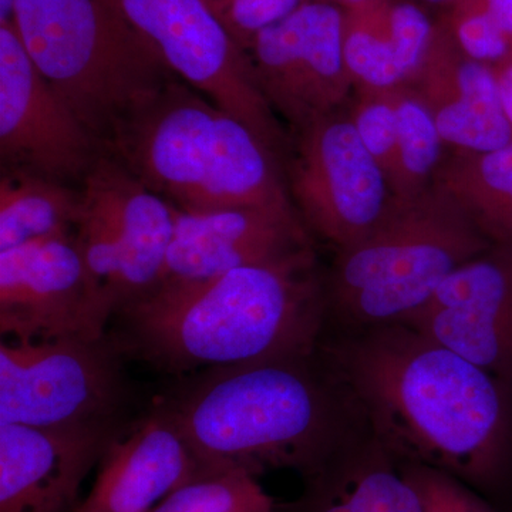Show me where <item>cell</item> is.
<instances>
[{
	"instance_id": "cell-1",
	"label": "cell",
	"mask_w": 512,
	"mask_h": 512,
	"mask_svg": "<svg viewBox=\"0 0 512 512\" xmlns=\"http://www.w3.org/2000/svg\"><path fill=\"white\" fill-rule=\"evenodd\" d=\"M319 355L394 460L481 491L512 470V389L453 350L393 323L345 329Z\"/></svg>"
},
{
	"instance_id": "cell-2",
	"label": "cell",
	"mask_w": 512,
	"mask_h": 512,
	"mask_svg": "<svg viewBox=\"0 0 512 512\" xmlns=\"http://www.w3.org/2000/svg\"><path fill=\"white\" fill-rule=\"evenodd\" d=\"M164 406L200 476L293 470L315 487L372 439L359 406L319 352L205 370Z\"/></svg>"
},
{
	"instance_id": "cell-3",
	"label": "cell",
	"mask_w": 512,
	"mask_h": 512,
	"mask_svg": "<svg viewBox=\"0 0 512 512\" xmlns=\"http://www.w3.org/2000/svg\"><path fill=\"white\" fill-rule=\"evenodd\" d=\"M116 315L121 352L168 373L312 356L330 319L313 249L202 281L160 284Z\"/></svg>"
},
{
	"instance_id": "cell-4",
	"label": "cell",
	"mask_w": 512,
	"mask_h": 512,
	"mask_svg": "<svg viewBox=\"0 0 512 512\" xmlns=\"http://www.w3.org/2000/svg\"><path fill=\"white\" fill-rule=\"evenodd\" d=\"M104 153L183 212L255 208L299 215L278 157L245 124L180 79L127 117Z\"/></svg>"
},
{
	"instance_id": "cell-5",
	"label": "cell",
	"mask_w": 512,
	"mask_h": 512,
	"mask_svg": "<svg viewBox=\"0 0 512 512\" xmlns=\"http://www.w3.org/2000/svg\"><path fill=\"white\" fill-rule=\"evenodd\" d=\"M491 247L436 188L393 195L375 227L339 249L326 279L330 319L345 329L406 323L451 272Z\"/></svg>"
},
{
	"instance_id": "cell-6",
	"label": "cell",
	"mask_w": 512,
	"mask_h": 512,
	"mask_svg": "<svg viewBox=\"0 0 512 512\" xmlns=\"http://www.w3.org/2000/svg\"><path fill=\"white\" fill-rule=\"evenodd\" d=\"M12 22L36 69L103 150L178 79L107 0H15Z\"/></svg>"
},
{
	"instance_id": "cell-7",
	"label": "cell",
	"mask_w": 512,
	"mask_h": 512,
	"mask_svg": "<svg viewBox=\"0 0 512 512\" xmlns=\"http://www.w3.org/2000/svg\"><path fill=\"white\" fill-rule=\"evenodd\" d=\"M175 208L103 154L80 190L74 237L94 284L120 311L163 278Z\"/></svg>"
},
{
	"instance_id": "cell-8",
	"label": "cell",
	"mask_w": 512,
	"mask_h": 512,
	"mask_svg": "<svg viewBox=\"0 0 512 512\" xmlns=\"http://www.w3.org/2000/svg\"><path fill=\"white\" fill-rule=\"evenodd\" d=\"M158 59L234 116L281 158L286 137L256 83L249 57L205 0H107Z\"/></svg>"
},
{
	"instance_id": "cell-9",
	"label": "cell",
	"mask_w": 512,
	"mask_h": 512,
	"mask_svg": "<svg viewBox=\"0 0 512 512\" xmlns=\"http://www.w3.org/2000/svg\"><path fill=\"white\" fill-rule=\"evenodd\" d=\"M121 350L101 339L3 340L0 424L111 426L123 400Z\"/></svg>"
},
{
	"instance_id": "cell-10",
	"label": "cell",
	"mask_w": 512,
	"mask_h": 512,
	"mask_svg": "<svg viewBox=\"0 0 512 512\" xmlns=\"http://www.w3.org/2000/svg\"><path fill=\"white\" fill-rule=\"evenodd\" d=\"M289 194L305 227L336 249L365 237L393 198L349 116L330 114L296 131Z\"/></svg>"
},
{
	"instance_id": "cell-11",
	"label": "cell",
	"mask_w": 512,
	"mask_h": 512,
	"mask_svg": "<svg viewBox=\"0 0 512 512\" xmlns=\"http://www.w3.org/2000/svg\"><path fill=\"white\" fill-rule=\"evenodd\" d=\"M116 309L73 234L0 252V332L20 342L106 338Z\"/></svg>"
},
{
	"instance_id": "cell-12",
	"label": "cell",
	"mask_w": 512,
	"mask_h": 512,
	"mask_svg": "<svg viewBox=\"0 0 512 512\" xmlns=\"http://www.w3.org/2000/svg\"><path fill=\"white\" fill-rule=\"evenodd\" d=\"M345 15L309 0L247 50L259 90L295 131L339 113L355 90L343 57Z\"/></svg>"
},
{
	"instance_id": "cell-13",
	"label": "cell",
	"mask_w": 512,
	"mask_h": 512,
	"mask_svg": "<svg viewBox=\"0 0 512 512\" xmlns=\"http://www.w3.org/2000/svg\"><path fill=\"white\" fill-rule=\"evenodd\" d=\"M104 150L36 69L13 22L0 23L2 170L82 184Z\"/></svg>"
},
{
	"instance_id": "cell-14",
	"label": "cell",
	"mask_w": 512,
	"mask_h": 512,
	"mask_svg": "<svg viewBox=\"0 0 512 512\" xmlns=\"http://www.w3.org/2000/svg\"><path fill=\"white\" fill-rule=\"evenodd\" d=\"M402 325L512 389V247L493 245L458 266Z\"/></svg>"
},
{
	"instance_id": "cell-15",
	"label": "cell",
	"mask_w": 512,
	"mask_h": 512,
	"mask_svg": "<svg viewBox=\"0 0 512 512\" xmlns=\"http://www.w3.org/2000/svg\"><path fill=\"white\" fill-rule=\"evenodd\" d=\"M309 249L313 248L308 231L296 214L175 208L173 241L160 284L202 281L234 269L285 261Z\"/></svg>"
},
{
	"instance_id": "cell-16",
	"label": "cell",
	"mask_w": 512,
	"mask_h": 512,
	"mask_svg": "<svg viewBox=\"0 0 512 512\" xmlns=\"http://www.w3.org/2000/svg\"><path fill=\"white\" fill-rule=\"evenodd\" d=\"M114 439L111 426L0 424V512H76L84 478Z\"/></svg>"
},
{
	"instance_id": "cell-17",
	"label": "cell",
	"mask_w": 512,
	"mask_h": 512,
	"mask_svg": "<svg viewBox=\"0 0 512 512\" xmlns=\"http://www.w3.org/2000/svg\"><path fill=\"white\" fill-rule=\"evenodd\" d=\"M409 87L426 104L446 146L485 153L512 144L497 72L470 59L453 37L434 33Z\"/></svg>"
},
{
	"instance_id": "cell-18",
	"label": "cell",
	"mask_w": 512,
	"mask_h": 512,
	"mask_svg": "<svg viewBox=\"0 0 512 512\" xmlns=\"http://www.w3.org/2000/svg\"><path fill=\"white\" fill-rule=\"evenodd\" d=\"M198 476L197 461L163 404L126 439L111 441L99 476L76 512H151Z\"/></svg>"
},
{
	"instance_id": "cell-19",
	"label": "cell",
	"mask_w": 512,
	"mask_h": 512,
	"mask_svg": "<svg viewBox=\"0 0 512 512\" xmlns=\"http://www.w3.org/2000/svg\"><path fill=\"white\" fill-rule=\"evenodd\" d=\"M431 187L443 192L493 245L512 247V144L485 153L456 151Z\"/></svg>"
},
{
	"instance_id": "cell-20",
	"label": "cell",
	"mask_w": 512,
	"mask_h": 512,
	"mask_svg": "<svg viewBox=\"0 0 512 512\" xmlns=\"http://www.w3.org/2000/svg\"><path fill=\"white\" fill-rule=\"evenodd\" d=\"M80 214V191L23 171L2 170L0 252L36 239L73 234Z\"/></svg>"
},
{
	"instance_id": "cell-21",
	"label": "cell",
	"mask_w": 512,
	"mask_h": 512,
	"mask_svg": "<svg viewBox=\"0 0 512 512\" xmlns=\"http://www.w3.org/2000/svg\"><path fill=\"white\" fill-rule=\"evenodd\" d=\"M323 483L332 494L320 491L312 512H423L412 484L373 437Z\"/></svg>"
},
{
	"instance_id": "cell-22",
	"label": "cell",
	"mask_w": 512,
	"mask_h": 512,
	"mask_svg": "<svg viewBox=\"0 0 512 512\" xmlns=\"http://www.w3.org/2000/svg\"><path fill=\"white\" fill-rule=\"evenodd\" d=\"M387 0L350 6L343 23V57L355 90L389 92L406 86L397 62Z\"/></svg>"
},
{
	"instance_id": "cell-23",
	"label": "cell",
	"mask_w": 512,
	"mask_h": 512,
	"mask_svg": "<svg viewBox=\"0 0 512 512\" xmlns=\"http://www.w3.org/2000/svg\"><path fill=\"white\" fill-rule=\"evenodd\" d=\"M397 116L399 177L393 195L412 198L429 190L446 147L426 104L409 86L390 90Z\"/></svg>"
},
{
	"instance_id": "cell-24",
	"label": "cell",
	"mask_w": 512,
	"mask_h": 512,
	"mask_svg": "<svg viewBox=\"0 0 512 512\" xmlns=\"http://www.w3.org/2000/svg\"><path fill=\"white\" fill-rule=\"evenodd\" d=\"M274 497L247 471L204 474L168 495L151 512H275Z\"/></svg>"
},
{
	"instance_id": "cell-25",
	"label": "cell",
	"mask_w": 512,
	"mask_h": 512,
	"mask_svg": "<svg viewBox=\"0 0 512 512\" xmlns=\"http://www.w3.org/2000/svg\"><path fill=\"white\" fill-rule=\"evenodd\" d=\"M349 119L367 153L382 168L393 192L399 177V143L392 93L390 90H356V101Z\"/></svg>"
},
{
	"instance_id": "cell-26",
	"label": "cell",
	"mask_w": 512,
	"mask_h": 512,
	"mask_svg": "<svg viewBox=\"0 0 512 512\" xmlns=\"http://www.w3.org/2000/svg\"><path fill=\"white\" fill-rule=\"evenodd\" d=\"M412 484L423 512H493L473 487L439 468L423 464H400Z\"/></svg>"
},
{
	"instance_id": "cell-27",
	"label": "cell",
	"mask_w": 512,
	"mask_h": 512,
	"mask_svg": "<svg viewBox=\"0 0 512 512\" xmlns=\"http://www.w3.org/2000/svg\"><path fill=\"white\" fill-rule=\"evenodd\" d=\"M453 39L470 59L494 69L512 60V40L477 0H460Z\"/></svg>"
},
{
	"instance_id": "cell-28",
	"label": "cell",
	"mask_w": 512,
	"mask_h": 512,
	"mask_svg": "<svg viewBox=\"0 0 512 512\" xmlns=\"http://www.w3.org/2000/svg\"><path fill=\"white\" fill-rule=\"evenodd\" d=\"M309 0H218L210 6L245 53L262 30L292 15Z\"/></svg>"
},
{
	"instance_id": "cell-29",
	"label": "cell",
	"mask_w": 512,
	"mask_h": 512,
	"mask_svg": "<svg viewBox=\"0 0 512 512\" xmlns=\"http://www.w3.org/2000/svg\"><path fill=\"white\" fill-rule=\"evenodd\" d=\"M390 33L397 62L409 86L426 59L436 32L423 10L404 2L390 5Z\"/></svg>"
},
{
	"instance_id": "cell-30",
	"label": "cell",
	"mask_w": 512,
	"mask_h": 512,
	"mask_svg": "<svg viewBox=\"0 0 512 512\" xmlns=\"http://www.w3.org/2000/svg\"><path fill=\"white\" fill-rule=\"evenodd\" d=\"M477 2L512 40V0H477Z\"/></svg>"
},
{
	"instance_id": "cell-31",
	"label": "cell",
	"mask_w": 512,
	"mask_h": 512,
	"mask_svg": "<svg viewBox=\"0 0 512 512\" xmlns=\"http://www.w3.org/2000/svg\"><path fill=\"white\" fill-rule=\"evenodd\" d=\"M495 72H497L498 84H500L505 116H507L512 127V60L503 64V66L497 67Z\"/></svg>"
},
{
	"instance_id": "cell-32",
	"label": "cell",
	"mask_w": 512,
	"mask_h": 512,
	"mask_svg": "<svg viewBox=\"0 0 512 512\" xmlns=\"http://www.w3.org/2000/svg\"><path fill=\"white\" fill-rule=\"evenodd\" d=\"M15 0H0V23L12 22Z\"/></svg>"
},
{
	"instance_id": "cell-33",
	"label": "cell",
	"mask_w": 512,
	"mask_h": 512,
	"mask_svg": "<svg viewBox=\"0 0 512 512\" xmlns=\"http://www.w3.org/2000/svg\"><path fill=\"white\" fill-rule=\"evenodd\" d=\"M338 2L345 3V5H359V3L367 2V0H338Z\"/></svg>"
},
{
	"instance_id": "cell-34",
	"label": "cell",
	"mask_w": 512,
	"mask_h": 512,
	"mask_svg": "<svg viewBox=\"0 0 512 512\" xmlns=\"http://www.w3.org/2000/svg\"><path fill=\"white\" fill-rule=\"evenodd\" d=\"M426 2H430V3H448V2H453V0H426Z\"/></svg>"
},
{
	"instance_id": "cell-35",
	"label": "cell",
	"mask_w": 512,
	"mask_h": 512,
	"mask_svg": "<svg viewBox=\"0 0 512 512\" xmlns=\"http://www.w3.org/2000/svg\"><path fill=\"white\" fill-rule=\"evenodd\" d=\"M205 2H207L208 6H211L212 3L218 2V0H205Z\"/></svg>"
}]
</instances>
